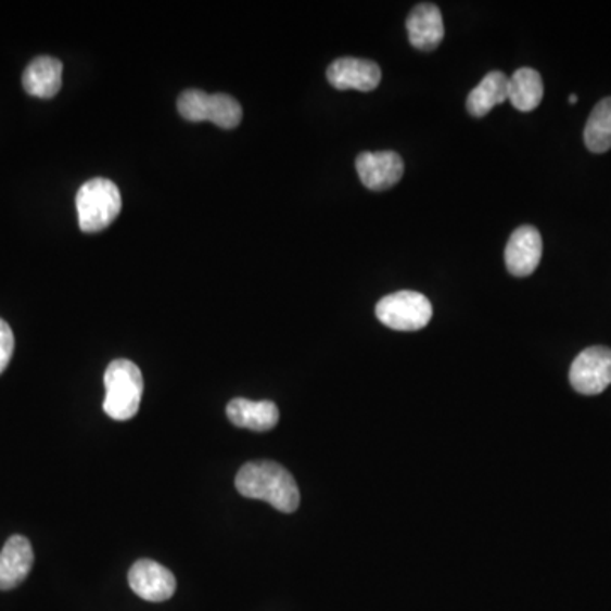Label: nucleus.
<instances>
[{
	"label": "nucleus",
	"mask_w": 611,
	"mask_h": 611,
	"mask_svg": "<svg viewBox=\"0 0 611 611\" xmlns=\"http://www.w3.org/2000/svg\"><path fill=\"white\" fill-rule=\"evenodd\" d=\"M544 99V82L534 68H518L508 77V102L522 113L537 110Z\"/></svg>",
	"instance_id": "15"
},
{
	"label": "nucleus",
	"mask_w": 611,
	"mask_h": 611,
	"mask_svg": "<svg viewBox=\"0 0 611 611\" xmlns=\"http://www.w3.org/2000/svg\"><path fill=\"white\" fill-rule=\"evenodd\" d=\"M35 564L31 542L23 535H12L0 552V589L8 591L20 586Z\"/></svg>",
	"instance_id": "11"
},
{
	"label": "nucleus",
	"mask_w": 611,
	"mask_h": 611,
	"mask_svg": "<svg viewBox=\"0 0 611 611\" xmlns=\"http://www.w3.org/2000/svg\"><path fill=\"white\" fill-rule=\"evenodd\" d=\"M584 143L593 153H604L611 149V98L595 105L584 128Z\"/></svg>",
	"instance_id": "17"
},
{
	"label": "nucleus",
	"mask_w": 611,
	"mask_h": 611,
	"mask_svg": "<svg viewBox=\"0 0 611 611\" xmlns=\"http://www.w3.org/2000/svg\"><path fill=\"white\" fill-rule=\"evenodd\" d=\"M14 354V333L4 320H0V374L8 369Z\"/></svg>",
	"instance_id": "18"
},
{
	"label": "nucleus",
	"mask_w": 611,
	"mask_h": 611,
	"mask_svg": "<svg viewBox=\"0 0 611 611\" xmlns=\"http://www.w3.org/2000/svg\"><path fill=\"white\" fill-rule=\"evenodd\" d=\"M75 204L80 230L98 233L107 228L122 213V192L113 180L98 177L87 180L82 188L78 189Z\"/></svg>",
	"instance_id": "3"
},
{
	"label": "nucleus",
	"mask_w": 611,
	"mask_h": 611,
	"mask_svg": "<svg viewBox=\"0 0 611 611\" xmlns=\"http://www.w3.org/2000/svg\"><path fill=\"white\" fill-rule=\"evenodd\" d=\"M105 415L116 421L137 417L143 397V374L140 367L126 358H117L105 369Z\"/></svg>",
	"instance_id": "2"
},
{
	"label": "nucleus",
	"mask_w": 611,
	"mask_h": 611,
	"mask_svg": "<svg viewBox=\"0 0 611 611\" xmlns=\"http://www.w3.org/2000/svg\"><path fill=\"white\" fill-rule=\"evenodd\" d=\"M544 252L540 231L535 226H520L508 240L505 260L511 276L529 277L537 270Z\"/></svg>",
	"instance_id": "9"
},
{
	"label": "nucleus",
	"mask_w": 611,
	"mask_h": 611,
	"mask_svg": "<svg viewBox=\"0 0 611 611\" xmlns=\"http://www.w3.org/2000/svg\"><path fill=\"white\" fill-rule=\"evenodd\" d=\"M228 420L240 429L269 432L279 423V408L272 402H250L243 397L231 399L226 406Z\"/></svg>",
	"instance_id": "13"
},
{
	"label": "nucleus",
	"mask_w": 611,
	"mask_h": 611,
	"mask_svg": "<svg viewBox=\"0 0 611 611\" xmlns=\"http://www.w3.org/2000/svg\"><path fill=\"white\" fill-rule=\"evenodd\" d=\"M63 65L53 56H38L23 74V87L29 96L51 99L62 89Z\"/></svg>",
	"instance_id": "14"
},
{
	"label": "nucleus",
	"mask_w": 611,
	"mask_h": 611,
	"mask_svg": "<svg viewBox=\"0 0 611 611\" xmlns=\"http://www.w3.org/2000/svg\"><path fill=\"white\" fill-rule=\"evenodd\" d=\"M508 101V75L502 72H489L480 86L471 90L468 98V111L471 116L484 117L496 105Z\"/></svg>",
	"instance_id": "16"
},
{
	"label": "nucleus",
	"mask_w": 611,
	"mask_h": 611,
	"mask_svg": "<svg viewBox=\"0 0 611 611\" xmlns=\"http://www.w3.org/2000/svg\"><path fill=\"white\" fill-rule=\"evenodd\" d=\"M577 102V96L573 94V96H569V104H576Z\"/></svg>",
	"instance_id": "19"
},
{
	"label": "nucleus",
	"mask_w": 611,
	"mask_h": 611,
	"mask_svg": "<svg viewBox=\"0 0 611 611\" xmlns=\"http://www.w3.org/2000/svg\"><path fill=\"white\" fill-rule=\"evenodd\" d=\"M327 78L339 90L372 92L381 84L382 72L381 66L372 60L345 56L328 66Z\"/></svg>",
	"instance_id": "8"
},
{
	"label": "nucleus",
	"mask_w": 611,
	"mask_h": 611,
	"mask_svg": "<svg viewBox=\"0 0 611 611\" xmlns=\"http://www.w3.org/2000/svg\"><path fill=\"white\" fill-rule=\"evenodd\" d=\"M382 324L396 331H418L432 320L433 308L429 297L420 292L399 291L382 297L375 306Z\"/></svg>",
	"instance_id": "5"
},
{
	"label": "nucleus",
	"mask_w": 611,
	"mask_h": 611,
	"mask_svg": "<svg viewBox=\"0 0 611 611\" xmlns=\"http://www.w3.org/2000/svg\"><path fill=\"white\" fill-rule=\"evenodd\" d=\"M180 116L188 122H211L219 128H237L242 122V105L233 96L206 94L203 90L189 89L177 102Z\"/></svg>",
	"instance_id": "4"
},
{
	"label": "nucleus",
	"mask_w": 611,
	"mask_h": 611,
	"mask_svg": "<svg viewBox=\"0 0 611 611\" xmlns=\"http://www.w3.org/2000/svg\"><path fill=\"white\" fill-rule=\"evenodd\" d=\"M569 381L586 396L603 393L611 384V348L589 347L574 358Z\"/></svg>",
	"instance_id": "6"
},
{
	"label": "nucleus",
	"mask_w": 611,
	"mask_h": 611,
	"mask_svg": "<svg viewBox=\"0 0 611 611\" xmlns=\"http://www.w3.org/2000/svg\"><path fill=\"white\" fill-rule=\"evenodd\" d=\"M358 177L370 191H387L394 188L403 174L405 164L394 152H366L357 156Z\"/></svg>",
	"instance_id": "10"
},
{
	"label": "nucleus",
	"mask_w": 611,
	"mask_h": 611,
	"mask_svg": "<svg viewBox=\"0 0 611 611\" xmlns=\"http://www.w3.org/2000/svg\"><path fill=\"white\" fill-rule=\"evenodd\" d=\"M129 588L143 600L161 603L170 600L177 589L176 576L165 565L141 559L129 569Z\"/></svg>",
	"instance_id": "7"
},
{
	"label": "nucleus",
	"mask_w": 611,
	"mask_h": 611,
	"mask_svg": "<svg viewBox=\"0 0 611 611\" xmlns=\"http://www.w3.org/2000/svg\"><path fill=\"white\" fill-rule=\"evenodd\" d=\"M234 486L245 498L269 502L282 513H292L300 508L301 493L296 480L288 469L270 460L245 463L238 471Z\"/></svg>",
	"instance_id": "1"
},
{
	"label": "nucleus",
	"mask_w": 611,
	"mask_h": 611,
	"mask_svg": "<svg viewBox=\"0 0 611 611\" xmlns=\"http://www.w3.org/2000/svg\"><path fill=\"white\" fill-rule=\"evenodd\" d=\"M406 29H408L409 43L417 50H436L445 36L441 9L435 4H418L406 21Z\"/></svg>",
	"instance_id": "12"
}]
</instances>
